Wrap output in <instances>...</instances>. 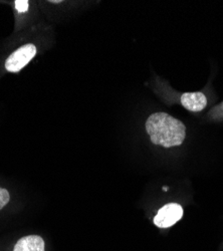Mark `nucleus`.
I'll list each match as a JSON object with an SVG mask.
<instances>
[{
	"instance_id": "f257e3e1",
	"label": "nucleus",
	"mask_w": 223,
	"mask_h": 251,
	"mask_svg": "<svg viewBox=\"0 0 223 251\" xmlns=\"http://www.w3.org/2000/svg\"><path fill=\"white\" fill-rule=\"evenodd\" d=\"M146 131L154 145L166 149L183 144L186 127L181 121L166 113H156L146 121Z\"/></svg>"
},
{
	"instance_id": "f03ea898",
	"label": "nucleus",
	"mask_w": 223,
	"mask_h": 251,
	"mask_svg": "<svg viewBox=\"0 0 223 251\" xmlns=\"http://www.w3.org/2000/svg\"><path fill=\"white\" fill-rule=\"evenodd\" d=\"M183 214L184 210L180 204L169 203L159 209L153 222L158 228H170L182 219Z\"/></svg>"
},
{
	"instance_id": "7ed1b4c3",
	"label": "nucleus",
	"mask_w": 223,
	"mask_h": 251,
	"mask_svg": "<svg viewBox=\"0 0 223 251\" xmlns=\"http://www.w3.org/2000/svg\"><path fill=\"white\" fill-rule=\"evenodd\" d=\"M35 54L36 48L33 45L27 44L20 47L7 57L5 61V69L10 73H17L23 70L35 56Z\"/></svg>"
},
{
	"instance_id": "20e7f679",
	"label": "nucleus",
	"mask_w": 223,
	"mask_h": 251,
	"mask_svg": "<svg viewBox=\"0 0 223 251\" xmlns=\"http://www.w3.org/2000/svg\"><path fill=\"white\" fill-rule=\"evenodd\" d=\"M181 103L186 110L190 112H200L204 110L207 104V99L204 94L186 93L181 97Z\"/></svg>"
},
{
	"instance_id": "39448f33",
	"label": "nucleus",
	"mask_w": 223,
	"mask_h": 251,
	"mask_svg": "<svg viewBox=\"0 0 223 251\" xmlns=\"http://www.w3.org/2000/svg\"><path fill=\"white\" fill-rule=\"evenodd\" d=\"M13 251H46V243L42 236H24L15 243Z\"/></svg>"
},
{
	"instance_id": "423d86ee",
	"label": "nucleus",
	"mask_w": 223,
	"mask_h": 251,
	"mask_svg": "<svg viewBox=\"0 0 223 251\" xmlns=\"http://www.w3.org/2000/svg\"><path fill=\"white\" fill-rule=\"evenodd\" d=\"M10 195L5 188L0 187V210L3 209L9 202Z\"/></svg>"
},
{
	"instance_id": "0eeeda50",
	"label": "nucleus",
	"mask_w": 223,
	"mask_h": 251,
	"mask_svg": "<svg viewBox=\"0 0 223 251\" xmlns=\"http://www.w3.org/2000/svg\"><path fill=\"white\" fill-rule=\"evenodd\" d=\"M14 3H15V8L19 13L26 12L29 6L27 0H16Z\"/></svg>"
},
{
	"instance_id": "6e6552de",
	"label": "nucleus",
	"mask_w": 223,
	"mask_h": 251,
	"mask_svg": "<svg viewBox=\"0 0 223 251\" xmlns=\"http://www.w3.org/2000/svg\"><path fill=\"white\" fill-rule=\"evenodd\" d=\"M50 2H51V3H60L62 1H55V0H51Z\"/></svg>"
}]
</instances>
